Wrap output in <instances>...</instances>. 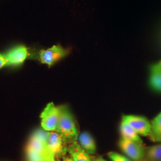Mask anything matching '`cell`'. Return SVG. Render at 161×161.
Here are the masks:
<instances>
[{
    "mask_svg": "<svg viewBox=\"0 0 161 161\" xmlns=\"http://www.w3.org/2000/svg\"><path fill=\"white\" fill-rule=\"evenodd\" d=\"M59 117L56 131L62 137L64 144L76 142L78 132L75 119L67 106H59Z\"/></svg>",
    "mask_w": 161,
    "mask_h": 161,
    "instance_id": "obj_1",
    "label": "cell"
},
{
    "mask_svg": "<svg viewBox=\"0 0 161 161\" xmlns=\"http://www.w3.org/2000/svg\"><path fill=\"white\" fill-rule=\"evenodd\" d=\"M60 109L54 103L47 104L46 107L41 114V127L47 131H56L58 125Z\"/></svg>",
    "mask_w": 161,
    "mask_h": 161,
    "instance_id": "obj_2",
    "label": "cell"
},
{
    "mask_svg": "<svg viewBox=\"0 0 161 161\" xmlns=\"http://www.w3.org/2000/svg\"><path fill=\"white\" fill-rule=\"evenodd\" d=\"M119 146L121 150L128 158L134 161H140L145 157L146 149L143 146V144L121 137Z\"/></svg>",
    "mask_w": 161,
    "mask_h": 161,
    "instance_id": "obj_3",
    "label": "cell"
},
{
    "mask_svg": "<svg viewBox=\"0 0 161 161\" xmlns=\"http://www.w3.org/2000/svg\"><path fill=\"white\" fill-rule=\"evenodd\" d=\"M122 119L127 123L136 131L140 136L149 137L152 136L151 122L147 118L142 116L134 115H124Z\"/></svg>",
    "mask_w": 161,
    "mask_h": 161,
    "instance_id": "obj_4",
    "label": "cell"
},
{
    "mask_svg": "<svg viewBox=\"0 0 161 161\" xmlns=\"http://www.w3.org/2000/svg\"><path fill=\"white\" fill-rule=\"evenodd\" d=\"M68 53V49L64 48L60 45H55L47 50H41L39 53V59L42 64L51 67L55 63L66 57Z\"/></svg>",
    "mask_w": 161,
    "mask_h": 161,
    "instance_id": "obj_5",
    "label": "cell"
},
{
    "mask_svg": "<svg viewBox=\"0 0 161 161\" xmlns=\"http://www.w3.org/2000/svg\"><path fill=\"white\" fill-rule=\"evenodd\" d=\"M28 51L26 47L19 46L3 54L7 62V66H19L28 57Z\"/></svg>",
    "mask_w": 161,
    "mask_h": 161,
    "instance_id": "obj_6",
    "label": "cell"
},
{
    "mask_svg": "<svg viewBox=\"0 0 161 161\" xmlns=\"http://www.w3.org/2000/svg\"><path fill=\"white\" fill-rule=\"evenodd\" d=\"M47 144L52 153L56 157L63 155L68 150L64 147V143L62 137L56 131L50 132Z\"/></svg>",
    "mask_w": 161,
    "mask_h": 161,
    "instance_id": "obj_7",
    "label": "cell"
},
{
    "mask_svg": "<svg viewBox=\"0 0 161 161\" xmlns=\"http://www.w3.org/2000/svg\"><path fill=\"white\" fill-rule=\"evenodd\" d=\"M26 150V152H34L56 157L49 149L47 143L33 136L29 140Z\"/></svg>",
    "mask_w": 161,
    "mask_h": 161,
    "instance_id": "obj_8",
    "label": "cell"
},
{
    "mask_svg": "<svg viewBox=\"0 0 161 161\" xmlns=\"http://www.w3.org/2000/svg\"><path fill=\"white\" fill-rule=\"evenodd\" d=\"M149 84L153 90L161 92V61L151 66L150 70Z\"/></svg>",
    "mask_w": 161,
    "mask_h": 161,
    "instance_id": "obj_9",
    "label": "cell"
},
{
    "mask_svg": "<svg viewBox=\"0 0 161 161\" xmlns=\"http://www.w3.org/2000/svg\"><path fill=\"white\" fill-rule=\"evenodd\" d=\"M68 151L74 161H92L90 155L76 142L69 144Z\"/></svg>",
    "mask_w": 161,
    "mask_h": 161,
    "instance_id": "obj_10",
    "label": "cell"
},
{
    "mask_svg": "<svg viewBox=\"0 0 161 161\" xmlns=\"http://www.w3.org/2000/svg\"><path fill=\"white\" fill-rule=\"evenodd\" d=\"M79 144L89 155H93L96 152V144L92 135L86 131L80 133L78 136Z\"/></svg>",
    "mask_w": 161,
    "mask_h": 161,
    "instance_id": "obj_11",
    "label": "cell"
},
{
    "mask_svg": "<svg viewBox=\"0 0 161 161\" xmlns=\"http://www.w3.org/2000/svg\"><path fill=\"white\" fill-rule=\"evenodd\" d=\"M120 132L121 137L127 138L143 144V141L140 136L130 126V125H129L126 121H124L122 119L120 124Z\"/></svg>",
    "mask_w": 161,
    "mask_h": 161,
    "instance_id": "obj_12",
    "label": "cell"
},
{
    "mask_svg": "<svg viewBox=\"0 0 161 161\" xmlns=\"http://www.w3.org/2000/svg\"><path fill=\"white\" fill-rule=\"evenodd\" d=\"M152 136L150 138L156 142H161V112L151 122Z\"/></svg>",
    "mask_w": 161,
    "mask_h": 161,
    "instance_id": "obj_13",
    "label": "cell"
},
{
    "mask_svg": "<svg viewBox=\"0 0 161 161\" xmlns=\"http://www.w3.org/2000/svg\"><path fill=\"white\" fill-rule=\"evenodd\" d=\"M145 156L148 161H161V144L147 147Z\"/></svg>",
    "mask_w": 161,
    "mask_h": 161,
    "instance_id": "obj_14",
    "label": "cell"
},
{
    "mask_svg": "<svg viewBox=\"0 0 161 161\" xmlns=\"http://www.w3.org/2000/svg\"><path fill=\"white\" fill-rule=\"evenodd\" d=\"M28 161H56V157L34 152H26Z\"/></svg>",
    "mask_w": 161,
    "mask_h": 161,
    "instance_id": "obj_15",
    "label": "cell"
},
{
    "mask_svg": "<svg viewBox=\"0 0 161 161\" xmlns=\"http://www.w3.org/2000/svg\"><path fill=\"white\" fill-rule=\"evenodd\" d=\"M49 135H50V131H47L42 128V129H39L36 130L32 136L40 139L41 140L47 143Z\"/></svg>",
    "mask_w": 161,
    "mask_h": 161,
    "instance_id": "obj_16",
    "label": "cell"
},
{
    "mask_svg": "<svg viewBox=\"0 0 161 161\" xmlns=\"http://www.w3.org/2000/svg\"><path fill=\"white\" fill-rule=\"evenodd\" d=\"M108 156L112 161H131L127 157L114 152H109Z\"/></svg>",
    "mask_w": 161,
    "mask_h": 161,
    "instance_id": "obj_17",
    "label": "cell"
},
{
    "mask_svg": "<svg viewBox=\"0 0 161 161\" xmlns=\"http://www.w3.org/2000/svg\"><path fill=\"white\" fill-rule=\"evenodd\" d=\"M4 66H7V62L2 55V56L0 57V69Z\"/></svg>",
    "mask_w": 161,
    "mask_h": 161,
    "instance_id": "obj_18",
    "label": "cell"
},
{
    "mask_svg": "<svg viewBox=\"0 0 161 161\" xmlns=\"http://www.w3.org/2000/svg\"><path fill=\"white\" fill-rule=\"evenodd\" d=\"M63 161H74L72 160V159L71 158H69V157H64V159H63Z\"/></svg>",
    "mask_w": 161,
    "mask_h": 161,
    "instance_id": "obj_19",
    "label": "cell"
},
{
    "mask_svg": "<svg viewBox=\"0 0 161 161\" xmlns=\"http://www.w3.org/2000/svg\"><path fill=\"white\" fill-rule=\"evenodd\" d=\"M94 161H106L105 159H104L103 158H98L97 159H95Z\"/></svg>",
    "mask_w": 161,
    "mask_h": 161,
    "instance_id": "obj_20",
    "label": "cell"
},
{
    "mask_svg": "<svg viewBox=\"0 0 161 161\" xmlns=\"http://www.w3.org/2000/svg\"><path fill=\"white\" fill-rule=\"evenodd\" d=\"M2 55H3V54H0V57H1V56H2Z\"/></svg>",
    "mask_w": 161,
    "mask_h": 161,
    "instance_id": "obj_21",
    "label": "cell"
}]
</instances>
